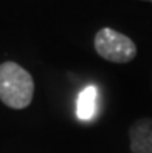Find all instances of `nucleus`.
Here are the masks:
<instances>
[{"label":"nucleus","mask_w":152,"mask_h":153,"mask_svg":"<svg viewBox=\"0 0 152 153\" xmlns=\"http://www.w3.org/2000/svg\"><path fill=\"white\" fill-rule=\"evenodd\" d=\"M34 82L31 74L16 62L0 65V99L11 108L22 110L33 101Z\"/></svg>","instance_id":"1"},{"label":"nucleus","mask_w":152,"mask_h":153,"mask_svg":"<svg viewBox=\"0 0 152 153\" xmlns=\"http://www.w3.org/2000/svg\"><path fill=\"white\" fill-rule=\"evenodd\" d=\"M95 50L103 59L115 64H127L137 56L132 39L112 28H103L95 36Z\"/></svg>","instance_id":"2"},{"label":"nucleus","mask_w":152,"mask_h":153,"mask_svg":"<svg viewBox=\"0 0 152 153\" xmlns=\"http://www.w3.org/2000/svg\"><path fill=\"white\" fill-rule=\"evenodd\" d=\"M129 136L132 153H152V119L135 121L129 128Z\"/></svg>","instance_id":"3"},{"label":"nucleus","mask_w":152,"mask_h":153,"mask_svg":"<svg viewBox=\"0 0 152 153\" xmlns=\"http://www.w3.org/2000/svg\"><path fill=\"white\" fill-rule=\"evenodd\" d=\"M98 107V90L96 87L90 85L84 88L78 96L76 104V114L81 121H92L96 114Z\"/></svg>","instance_id":"4"},{"label":"nucleus","mask_w":152,"mask_h":153,"mask_svg":"<svg viewBox=\"0 0 152 153\" xmlns=\"http://www.w3.org/2000/svg\"><path fill=\"white\" fill-rule=\"evenodd\" d=\"M146 2H152V0H146Z\"/></svg>","instance_id":"5"}]
</instances>
